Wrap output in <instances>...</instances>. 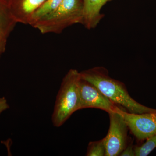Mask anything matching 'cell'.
<instances>
[{"label": "cell", "instance_id": "1", "mask_svg": "<svg viewBox=\"0 0 156 156\" xmlns=\"http://www.w3.org/2000/svg\"><path fill=\"white\" fill-rule=\"evenodd\" d=\"M81 77L97 87L110 100L131 113H156V109L140 104L130 96L125 84L111 77L105 68L97 66L80 72Z\"/></svg>", "mask_w": 156, "mask_h": 156}, {"label": "cell", "instance_id": "2", "mask_svg": "<svg viewBox=\"0 0 156 156\" xmlns=\"http://www.w3.org/2000/svg\"><path fill=\"white\" fill-rule=\"evenodd\" d=\"M83 20V0H62L56 10L31 26L42 34H58L71 26L82 24Z\"/></svg>", "mask_w": 156, "mask_h": 156}, {"label": "cell", "instance_id": "3", "mask_svg": "<svg viewBox=\"0 0 156 156\" xmlns=\"http://www.w3.org/2000/svg\"><path fill=\"white\" fill-rule=\"evenodd\" d=\"M80 72L70 69L62 79L52 115L54 127H60L77 111L80 110L79 83Z\"/></svg>", "mask_w": 156, "mask_h": 156}, {"label": "cell", "instance_id": "4", "mask_svg": "<svg viewBox=\"0 0 156 156\" xmlns=\"http://www.w3.org/2000/svg\"><path fill=\"white\" fill-rule=\"evenodd\" d=\"M79 87L80 110L98 108L110 113L119 112L122 109L110 100L95 85L81 77V76Z\"/></svg>", "mask_w": 156, "mask_h": 156}, {"label": "cell", "instance_id": "5", "mask_svg": "<svg viewBox=\"0 0 156 156\" xmlns=\"http://www.w3.org/2000/svg\"><path fill=\"white\" fill-rule=\"evenodd\" d=\"M110 126L104 139L105 156H120L127 145L128 127L119 112L108 113Z\"/></svg>", "mask_w": 156, "mask_h": 156}, {"label": "cell", "instance_id": "6", "mask_svg": "<svg viewBox=\"0 0 156 156\" xmlns=\"http://www.w3.org/2000/svg\"><path fill=\"white\" fill-rule=\"evenodd\" d=\"M119 112L137 139L144 140L156 134V113L134 114L124 109Z\"/></svg>", "mask_w": 156, "mask_h": 156}, {"label": "cell", "instance_id": "7", "mask_svg": "<svg viewBox=\"0 0 156 156\" xmlns=\"http://www.w3.org/2000/svg\"><path fill=\"white\" fill-rule=\"evenodd\" d=\"M47 0H10L9 5L17 23L29 24L33 15Z\"/></svg>", "mask_w": 156, "mask_h": 156}, {"label": "cell", "instance_id": "8", "mask_svg": "<svg viewBox=\"0 0 156 156\" xmlns=\"http://www.w3.org/2000/svg\"><path fill=\"white\" fill-rule=\"evenodd\" d=\"M112 0H83L82 24L87 29H95L104 17L101 11L108 2Z\"/></svg>", "mask_w": 156, "mask_h": 156}, {"label": "cell", "instance_id": "9", "mask_svg": "<svg viewBox=\"0 0 156 156\" xmlns=\"http://www.w3.org/2000/svg\"><path fill=\"white\" fill-rule=\"evenodd\" d=\"M17 23L9 5L0 0V34L9 37Z\"/></svg>", "mask_w": 156, "mask_h": 156}, {"label": "cell", "instance_id": "10", "mask_svg": "<svg viewBox=\"0 0 156 156\" xmlns=\"http://www.w3.org/2000/svg\"><path fill=\"white\" fill-rule=\"evenodd\" d=\"M62 0H47L33 15L29 25L32 26L39 19L50 14L60 5Z\"/></svg>", "mask_w": 156, "mask_h": 156}, {"label": "cell", "instance_id": "11", "mask_svg": "<svg viewBox=\"0 0 156 156\" xmlns=\"http://www.w3.org/2000/svg\"><path fill=\"white\" fill-rule=\"evenodd\" d=\"M147 141L140 146L134 148L136 156H147L156 147V134L146 140Z\"/></svg>", "mask_w": 156, "mask_h": 156}, {"label": "cell", "instance_id": "12", "mask_svg": "<svg viewBox=\"0 0 156 156\" xmlns=\"http://www.w3.org/2000/svg\"><path fill=\"white\" fill-rule=\"evenodd\" d=\"M106 148L104 139L89 142L87 148V156H105Z\"/></svg>", "mask_w": 156, "mask_h": 156}, {"label": "cell", "instance_id": "13", "mask_svg": "<svg viewBox=\"0 0 156 156\" xmlns=\"http://www.w3.org/2000/svg\"><path fill=\"white\" fill-rule=\"evenodd\" d=\"M8 37L0 34V57L6 50Z\"/></svg>", "mask_w": 156, "mask_h": 156}, {"label": "cell", "instance_id": "14", "mask_svg": "<svg viewBox=\"0 0 156 156\" xmlns=\"http://www.w3.org/2000/svg\"><path fill=\"white\" fill-rule=\"evenodd\" d=\"M120 156H134L135 155L134 148L133 146L130 145L126 147L125 149L120 154Z\"/></svg>", "mask_w": 156, "mask_h": 156}, {"label": "cell", "instance_id": "15", "mask_svg": "<svg viewBox=\"0 0 156 156\" xmlns=\"http://www.w3.org/2000/svg\"><path fill=\"white\" fill-rule=\"evenodd\" d=\"M7 99L5 97H0V114L9 108Z\"/></svg>", "mask_w": 156, "mask_h": 156}, {"label": "cell", "instance_id": "16", "mask_svg": "<svg viewBox=\"0 0 156 156\" xmlns=\"http://www.w3.org/2000/svg\"><path fill=\"white\" fill-rule=\"evenodd\" d=\"M3 1H4V2H6V3H7V4L9 5V1H10V0H3Z\"/></svg>", "mask_w": 156, "mask_h": 156}]
</instances>
